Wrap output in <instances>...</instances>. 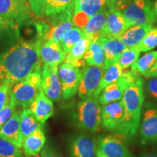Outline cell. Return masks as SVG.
<instances>
[{
  "label": "cell",
  "mask_w": 157,
  "mask_h": 157,
  "mask_svg": "<svg viewBox=\"0 0 157 157\" xmlns=\"http://www.w3.org/2000/svg\"><path fill=\"white\" fill-rule=\"evenodd\" d=\"M16 106L17 105H15V102L11 99L10 96V99L8 103L0 111V128L12 117V116L15 113Z\"/></svg>",
  "instance_id": "836d02e7"
},
{
  "label": "cell",
  "mask_w": 157,
  "mask_h": 157,
  "mask_svg": "<svg viewBox=\"0 0 157 157\" xmlns=\"http://www.w3.org/2000/svg\"><path fill=\"white\" fill-rule=\"evenodd\" d=\"M41 90L23 79L15 84L12 88L11 99L16 105H21L23 109H29Z\"/></svg>",
  "instance_id": "4fadbf2b"
},
{
  "label": "cell",
  "mask_w": 157,
  "mask_h": 157,
  "mask_svg": "<svg viewBox=\"0 0 157 157\" xmlns=\"http://www.w3.org/2000/svg\"><path fill=\"white\" fill-rule=\"evenodd\" d=\"M137 157H157L156 152H150V153H143L139 155Z\"/></svg>",
  "instance_id": "7bdbcfd3"
},
{
  "label": "cell",
  "mask_w": 157,
  "mask_h": 157,
  "mask_svg": "<svg viewBox=\"0 0 157 157\" xmlns=\"http://www.w3.org/2000/svg\"><path fill=\"white\" fill-rule=\"evenodd\" d=\"M132 0H108L107 7L109 10H123Z\"/></svg>",
  "instance_id": "74e56055"
},
{
  "label": "cell",
  "mask_w": 157,
  "mask_h": 157,
  "mask_svg": "<svg viewBox=\"0 0 157 157\" xmlns=\"http://www.w3.org/2000/svg\"><path fill=\"white\" fill-rule=\"evenodd\" d=\"M90 44V39L84 36V37L80 39L76 44L72 47L69 52L66 53L64 60L65 63L76 66L78 68L84 67L86 65L84 56L89 48Z\"/></svg>",
  "instance_id": "44dd1931"
},
{
  "label": "cell",
  "mask_w": 157,
  "mask_h": 157,
  "mask_svg": "<svg viewBox=\"0 0 157 157\" xmlns=\"http://www.w3.org/2000/svg\"><path fill=\"white\" fill-rule=\"evenodd\" d=\"M24 79L28 81L34 87L38 88L39 90H42V75L41 72H34L31 73L27 76Z\"/></svg>",
  "instance_id": "f35d334b"
},
{
  "label": "cell",
  "mask_w": 157,
  "mask_h": 157,
  "mask_svg": "<svg viewBox=\"0 0 157 157\" xmlns=\"http://www.w3.org/2000/svg\"><path fill=\"white\" fill-rule=\"evenodd\" d=\"M0 157H24L21 148L12 141L0 137Z\"/></svg>",
  "instance_id": "1f68e13d"
},
{
  "label": "cell",
  "mask_w": 157,
  "mask_h": 157,
  "mask_svg": "<svg viewBox=\"0 0 157 157\" xmlns=\"http://www.w3.org/2000/svg\"><path fill=\"white\" fill-rule=\"evenodd\" d=\"M124 116L122 100L101 106L102 126L104 129L115 132L120 126Z\"/></svg>",
  "instance_id": "7c38bea8"
},
{
  "label": "cell",
  "mask_w": 157,
  "mask_h": 157,
  "mask_svg": "<svg viewBox=\"0 0 157 157\" xmlns=\"http://www.w3.org/2000/svg\"><path fill=\"white\" fill-rule=\"evenodd\" d=\"M98 41L101 44L105 56L104 69L105 70L110 65L117 61L121 52L127 47L119 39L101 36Z\"/></svg>",
  "instance_id": "e0dca14e"
},
{
  "label": "cell",
  "mask_w": 157,
  "mask_h": 157,
  "mask_svg": "<svg viewBox=\"0 0 157 157\" xmlns=\"http://www.w3.org/2000/svg\"><path fill=\"white\" fill-rule=\"evenodd\" d=\"M31 12L35 16L40 17L44 14L45 0H29Z\"/></svg>",
  "instance_id": "8d00e7d4"
},
{
  "label": "cell",
  "mask_w": 157,
  "mask_h": 157,
  "mask_svg": "<svg viewBox=\"0 0 157 157\" xmlns=\"http://www.w3.org/2000/svg\"><path fill=\"white\" fill-rule=\"evenodd\" d=\"M39 55L42 64L58 66L65 60L66 52L60 43L51 40L39 43Z\"/></svg>",
  "instance_id": "2e32d148"
},
{
  "label": "cell",
  "mask_w": 157,
  "mask_h": 157,
  "mask_svg": "<svg viewBox=\"0 0 157 157\" xmlns=\"http://www.w3.org/2000/svg\"><path fill=\"white\" fill-rule=\"evenodd\" d=\"M108 0H76L74 11L83 13L90 19L107 6Z\"/></svg>",
  "instance_id": "4316f807"
},
{
  "label": "cell",
  "mask_w": 157,
  "mask_h": 157,
  "mask_svg": "<svg viewBox=\"0 0 157 157\" xmlns=\"http://www.w3.org/2000/svg\"><path fill=\"white\" fill-rule=\"evenodd\" d=\"M12 84L9 82H3L0 84V111L3 109V107L8 103L11 96Z\"/></svg>",
  "instance_id": "e575fe53"
},
{
  "label": "cell",
  "mask_w": 157,
  "mask_h": 157,
  "mask_svg": "<svg viewBox=\"0 0 157 157\" xmlns=\"http://www.w3.org/2000/svg\"><path fill=\"white\" fill-rule=\"evenodd\" d=\"M122 73L123 69L121 68V66L119 65L118 61H116L113 63L112 64L110 65L109 67L105 70V71H104V74L103 76H102L99 85H98L97 90H95V93L93 95L94 97L98 98L99 95L102 93V91L108 85L117 82L121 77V76L122 75Z\"/></svg>",
  "instance_id": "d4e9b609"
},
{
  "label": "cell",
  "mask_w": 157,
  "mask_h": 157,
  "mask_svg": "<svg viewBox=\"0 0 157 157\" xmlns=\"http://www.w3.org/2000/svg\"><path fill=\"white\" fill-rule=\"evenodd\" d=\"M139 132L142 144L157 142V103L155 102L147 101L143 104Z\"/></svg>",
  "instance_id": "5b68a950"
},
{
  "label": "cell",
  "mask_w": 157,
  "mask_h": 157,
  "mask_svg": "<svg viewBox=\"0 0 157 157\" xmlns=\"http://www.w3.org/2000/svg\"><path fill=\"white\" fill-rule=\"evenodd\" d=\"M143 76H144L146 78L157 77V60L154 63V64L153 65L152 67L143 74Z\"/></svg>",
  "instance_id": "b9f144b4"
},
{
  "label": "cell",
  "mask_w": 157,
  "mask_h": 157,
  "mask_svg": "<svg viewBox=\"0 0 157 157\" xmlns=\"http://www.w3.org/2000/svg\"><path fill=\"white\" fill-rule=\"evenodd\" d=\"M76 127L89 132H97L102 126L101 106L98 98L93 96L82 100L76 105L74 114Z\"/></svg>",
  "instance_id": "3957f363"
},
{
  "label": "cell",
  "mask_w": 157,
  "mask_h": 157,
  "mask_svg": "<svg viewBox=\"0 0 157 157\" xmlns=\"http://www.w3.org/2000/svg\"><path fill=\"white\" fill-rule=\"evenodd\" d=\"M42 90L51 101L58 102L62 97L61 84L58 74V66L42 64Z\"/></svg>",
  "instance_id": "ba28073f"
},
{
  "label": "cell",
  "mask_w": 157,
  "mask_h": 157,
  "mask_svg": "<svg viewBox=\"0 0 157 157\" xmlns=\"http://www.w3.org/2000/svg\"><path fill=\"white\" fill-rule=\"evenodd\" d=\"M109 13V8L106 6L90 19L84 29V36L89 39L90 42L98 40L102 36V33L106 25Z\"/></svg>",
  "instance_id": "d6986e66"
},
{
  "label": "cell",
  "mask_w": 157,
  "mask_h": 157,
  "mask_svg": "<svg viewBox=\"0 0 157 157\" xmlns=\"http://www.w3.org/2000/svg\"><path fill=\"white\" fill-rule=\"evenodd\" d=\"M0 84H1V83H0Z\"/></svg>",
  "instance_id": "7dc6e473"
},
{
  "label": "cell",
  "mask_w": 157,
  "mask_h": 157,
  "mask_svg": "<svg viewBox=\"0 0 157 157\" xmlns=\"http://www.w3.org/2000/svg\"><path fill=\"white\" fill-rule=\"evenodd\" d=\"M121 13L131 25H151L156 22L151 0H132Z\"/></svg>",
  "instance_id": "277c9868"
},
{
  "label": "cell",
  "mask_w": 157,
  "mask_h": 157,
  "mask_svg": "<svg viewBox=\"0 0 157 157\" xmlns=\"http://www.w3.org/2000/svg\"><path fill=\"white\" fill-rule=\"evenodd\" d=\"M124 138L118 133L98 138V147L107 157H131Z\"/></svg>",
  "instance_id": "8fae6325"
},
{
  "label": "cell",
  "mask_w": 157,
  "mask_h": 157,
  "mask_svg": "<svg viewBox=\"0 0 157 157\" xmlns=\"http://www.w3.org/2000/svg\"><path fill=\"white\" fill-rule=\"evenodd\" d=\"M138 76L131 73L130 70H123L122 75L117 82L108 85L98 97V101L101 105L113 103L122 99L124 93L127 87Z\"/></svg>",
  "instance_id": "52a82bcc"
},
{
  "label": "cell",
  "mask_w": 157,
  "mask_h": 157,
  "mask_svg": "<svg viewBox=\"0 0 157 157\" xmlns=\"http://www.w3.org/2000/svg\"><path fill=\"white\" fill-rule=\"evenodd\" d=\"M95 157H107V156H105L103 152H102V151L99 148V147H97V149H96Z\"/></svg>",
  "instance_id": "ee69618b"
},
{
  "label": "cell",
  "mask_w": 157,
  "mask_h": 157,
  "mask_svg": "<svg viewBox=\"0 0 157 157\" xmlns=\"http://www.w3.org/2000/svg\"><path fill=\"white\" fill-rule=\"evenodd\" d=\"M154 12L155 17H156V21H157V0H156V2L154 4Z\"/></svg>",
  "instance_id": "f6af8a7d"
},
{
  "label": "cell",
  "mask_w": 157,
  "mask_h": 157,
  "mask_svg": "<svg viewBox=\"0 0 157 157\" xmlns=\"http://www.w3.org/2000/svg\"><path fill=\"white\" fill-rule=\"evenodd\" d=\"M76 0H45L44 14L52 17L66 11L74 12Z\"/></svg>",
  "instance_id": "83f0119b"
},
{
  "label": "cell",
  "mask_w": 157,
  "mask_h": 157,
  "mask_svg": "<svg viewBox=\"0 0 157 157\" xmlns=\"http://www.w3.org/2000/svg\"><path fill=\"white\" fill-rule=\"evenodd\" d=\"M30 6L23 0H0V16L14 21L17 24L32 17Z\"/></svg>",
  "instance_id": "9c48e42d"
},
{
  "label": "cell",
  "mask_w": 157,
  "mask_h": 157,
  "mask_svg": "<svg viewBox=\"0 0 157 157\" xmlns=\"http://www.w3.org/2000/svg\"><path fill=\"white\" fill-rule=\"evenodd\" d=\"M105 69L98 66H87L81 71L78 95L82 100L93 97L99 85Z\"/></svg>",
  "instance_id": "30bf717a"
},
{
  "label": "cell",
  "mask_w": 157,
  "mask_h": 157,
  "mask_svg": "<svg viewBox=\"0 0 157 157\" xmlns=\"http://www.w3.org/2000/svg\"><path fill=\"white\" fill-rule=\"evenodd\" d=\"M132 26L120 10H109L106 25L102 36L119 39L124 33Z\"/></svg>",
  "instance_id": "9a60e30c"
},
{
  "label": "cell",
  "mask_w": 157,
  "mask_h": 157,
  "mask_svg": "<svg viewBox=\"0 0 157 157\" xmlns=\"http://www.w3.org/2000/svg\"><path fill=\"white\" fill-rule=\"evenodd\" d=\"M39 157H63L56 149L50 146H47L43 148L40 153Z\"/></svg>",
  "instance_id": "60d3db41"
},
{
  "label": "cell",
  "mask_w": 157,
  "mask_h": 157,
  "mask_svg": "<svg viewBox=\"0 0 157 157\" xmlns=\"http://www.w3.org/2000/svg\"><path fill=\"white\" fill-rule=\"evenodd\" d=\"M58 74L61 84L63 99L65 101L71 100L78 92L81 80V71L76 66L64 63L60 64Z\"/></svg>",
  "instance_id": "8992f818"
},
{
  "label": "cell",
  "mask_w": 157,
  "mask_h": 157,
  "mask_svg": "<svg viewBox=\"0 0 157 157\" xmlns=\"http://www.w3.org/2000/svg\"><path fill=\"white\" fill-rule=\"evenodd\" d=\"M68 148L71 157H95L97 149L94 138L85 134L72 137Z\"/></svg>",
  "instance_id": "5bb4252c"
},
{
  "label": "cell",
  "mask_w": 157,
  "mask_h": 157,
  "mask_svg": "<svg viewBox=\"0 0 157 157\" xmlns=\"http://www.w3.org/2000/svg\"><path fill=\"white\" fill-rule=\"evenodd\" d=\"M157 60V50H151L147 52L129 68L131 73L136 76H143L152 67Z\"/></svg>",
  "instance_id": "f1b7e54d"
},
{
  "label": "cell",
  "mask_w": 157,
  "mask_h": 157,
  "mask_svg": "<svg viewBox=\"0 0 157 157\" xmlns=\"http://www.w3.org/2000/svg\"><path fill=\"white\" fill-rule=\"evenodd\" d=\"M17 23L10 19L5 18L0 16V34L10 29H15Z\"/></svg>",
  "instance_id": "ab89813d"
},
{
  "label": "cell",
  "mask_w": 157,
  "mask_h": 157,
  "mask_svg": "<svg viewBox=\"0 0 157 157\" xmlns=\"http://www.w3.org/2000/svg\"><path fill=\"white\" fill-rule=\"evenodd\" d=\"M46 142L43 126L29 135L22 143L23 154L26 157L39 156Z\"/></svg>",
  "instance_id": "ffe728a7"
},
{
  "label": "cell",
  "mask_w": 157,
  "mask_h": 157,
  "mask_svg": "<svg viewBox=\"0 0 157 157\" xmlns=\"http://www.w3.org/2000/svg\"><path fill=\"white\" fill-rule=\"evenodd\" d=\"M20 112L15 111L12 117L0 128V137L12 141L22 148V143L20 135Z\"/></svg>",
  "instance_id": "7402d4cb"
},
{
  "label": "cell",
  "mask_w": 157,
  "mask_h": 157,
  "mask_svg": "<svg viewBox=\"0 0 157 157\" xmlns=\"http://www.w3.org/2000/svg\"><path fill=\"white\" fill-rule=\"evenodd\" d=\"M38 41H21L0 53V82L12 84L22 81L29 74L41 72L42 62Z\"/></svg>",
  "instance_id": "6da1fadb"
},
{
  "label": "cell",
  "mask_w": 157,
  "mask_h": 157,
  "mask_svg": "<svg viewBox=\"0 0 157 157\" xmlns=\"http://www.w3.org/2000/svg\"><path fill=\"white\" fill-rule=\"evenodd\" d=\"M140 52L138 46L135 48H127L121 52L117 61L123 70H127L130 68L131 66L137 61Z\"/></svg>",
  "instance_id": "f546056e"
},
{
  "label": "cell",
  "mask_w": 157,
  "mask_h": 157,
  "mask_svg": "<svg viewBox=\"0 0 157 157\" xmlns=\"http://www.w3.org/2000/svg\"><path fill=\"white\" fill-rule=\"evenodd\" d=\"M23 1H27V0H23Z\"/></svg>",
  "instance_id": "bcb514c9"
},
{
  "label": "cell",
  "mask_w": 157,
  "mask_h": 157,
  "mask_svg": "<svg viewBox=\"0 0 157 157\" xmlns=\"http://www.w3.org/2000/svg\"><path fill=\"white\" fill-rule=\"evenodd\" d=\"M84 37V29L78 27H73L68 31L60 42L63 49L67 53L74 44H76L80 39Z\"/></svg>",
  "instance_id": "4dcf8cb0"
},
{
  "label": "cell",
  "mask_w": 157,
  "mask_h": 157,
  "mask_svg": "<svg viewBox=\"0 0 157 157\" xmlns=\"http://www.w3.org/2000/svg\"><path fill=\"white\" fill-rule=\"evenodd\" d=\"M151 28V25H132L121 35L119 39L127 48H135L140 44Z\"/></svg>",
  "instance_id": "603a6c76"
},
{
  "label": "cell",
  "mask_w": 157,
  "mask_h": 157,
  "mask_svg": "<svg viewBox=\"0 0 157 157\" xmlns=\"http://www.w3.org/2000/svg\"><path fill=\"white\" fill-rule=\"evenodd\" d=\"M121 100L124 103V116L115 133L121 135L125 140H130L139 131L144 104V81L141 76L137 77L127 87Z\"/></svg>",
  "instance_id": "7a4b0ae2"
},
{
  "label": "cell",
  "mask_w": 157,
  "mask_h": 157,
  "mask_svg": "<svg viewBox=\"0 0 157 157\" xmlns=\"http://www.w3.org/2000/svg\"><path fill=\"white\" fill-rule=\"evenodd\" d=\"M29 109L37 120L44 124L47 120L53 115V101L47 97L42 90H41L34 101L31 104Z\"/></svg>",
  "instance_id": "ac0fdd59"
},
{
  "label": "cell",
  "mask_w": 157,
  "mask_h": 157,
  "mask_svg": "<svg viewBox=\"0 0 157 157\" xmlns=\"http://www.w3.org/2000/svg\"><path fill=\"white\" fill-rule=\"evenodd\" d=\"M86 65L88 66H98L104 68L105 56L101 44L98 40L90 42L87 52L84 56Z\"/></svg>",
  "instance_id": "484cf974"
},
{
  "label": "cell",
  "mask_w": 157,
  "mask_h": 157,
  "mask_svg": "<svg viewBox=\"0 0 157 157\" xmlns=\"http://www.w3.org/2000/svg\"><path fill=\"white\" fill-rule=\"evenodd\" d=\"M140 52H148L157 47V26L152 27L138 45Z\"/></svg>",
  "instance_id": "d6a6232c"
},
{
  "label": "cell",
  "mask_w": 157,
  "mask_h": 157,
  "mask_svg": "<svg viewBox=\"0 0 157 157\" xmlns=\"http://www.w3.org/2000/svg\"><path fill=\"white\" fill-rule=\"evenodd\" d=\"M144 91L151 101L157 103V77L150 78L144 83Z\"/></svg>",
  "instance_id": "d590c367"
},
{
  "label": "cell",
  "mask_w": 157,
  "mask_h": 157,
  "mask_svg": "<svg viewBox=\"0 0 157 157\" xmlns=\"http://www.w3.org/2000/svg\"><path fill=\"white\" fill-rule=\"evenodd\" d=\"M20 135L21 143H23L29 135L42 127L43 124L37 120L29 109H25L20 112Z\"/></svg>",
  "instance_id": "cb8c5ba5"
}]
</instances>
